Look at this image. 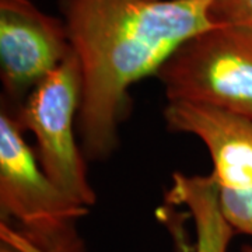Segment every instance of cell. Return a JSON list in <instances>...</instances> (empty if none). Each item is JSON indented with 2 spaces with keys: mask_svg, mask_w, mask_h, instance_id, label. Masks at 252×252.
Masks as SVG:
<instances>
[{
  "mask_svg": "<svg viewBox=\"0 0 252 252\" xmlns=\"http://www.w3.org/2000/svg\"><path fill=\"white\" fill-rule=\"evenodd\" d=\"M243 252H252V245H248V247H244Z\"/></svg>",
  "mask_w": 252,
  "mask_h": 252,
  "instance_id": "30bf717a",
  "label": "cell"
},
{
  "mask_svg": "<svg viewBox=\"0 0 252 252\" xmlns=\"http://www.w3.org/2000/svg\"><path fill=\"white\" fill-rule=\"evenodd\" d=\"M80 102L81 69L73 52L28 93L16 121L35 137V157L46 177L73 200L90 207L97 196L74 136Z\"/></svg>",
  "mask_w": 252,
  "mask_h": 252,
  "instance_id": "3957f363",
  "label": "cell"
},
{
  "mask_svg": "<svg viewBox=\"0 0 252 252\" xmlns=\"http://www.w3.org/2000/svg\"><path fill=\"white\" fill-rule=\"evenodd\" d=\"M0 252H84V245L48 243L0 220Z\"/></svg>",
  "mask_w": 252,
  "mask_h": 252,
  "instance_id": "ba28073f",
  "label": "cell"
},
{
  "mask_svg": "<svg viewBox=\"0 0 252 252\" xmlns=\"http://www.w3.org/2000/svg\"><path fill=\"white\" fill-rule=\"evenodd\" d=\"M170 199L185 205L196 230V252H227L234 228L220 206L213 175H172Z\"/></svg>",
  "mask_w": 252,
  "mask_h": 252,
  "instance_id": "52a82bcc",
  "label": "cell"
},
{
  "mask_svg": "<svg viewBox=\"0 0 252 252\" xmlns=\"http://www.w3.org/2000/svg\"><path fill=\"white\" fill-rule=\"evenodd\" d=\"M210 20L215 26L252 28V0H212Z\"/></svg>",
  "mask_w": 252,
  "mask_h": 252,
  "instance_id": "9c48e42d",
  "label": "cell"
},
{
  "mask_svg": "<svg viewBox=\"0 0 252 252\" xmlns=\"http://www.w3.org/2000/svg\"><path fill=\"white\" fill-rule=\"evenodd\" d=\"M168 101L252 119V28L216 26L181 44L156 73Z\"/></svg>",
  "mask_w": 252,
  "mask_h": 252,
  "instance_id": "7a4b0ae2",
  "label": "cell"
},
{
  "mask_svg": "<svg viewBox=\"0 0 252 252\" xmlns=\"http://www.w3.org/2000/svg\"><path fill=\"white\" fill-rule=\"evenodd\" d=\"M23 129L7 111L0 114V220L38 240L83 244L77 220L89 207L67 196L46 177Z\"/></svg>",
  "mask_w": 252,
  "mask_h": 252,
  "instance_id": "277c9868",
  "label": "cell"
},
{
  "mask_svg": "<svg viewBox=\"0 0 252 252\" xmlns=\"http://www.w3.org/2000/svg\"><path fill=\"white\" fill-rule=\"evenodd\" d=\"M172 132L199 137L213 161L220 206L234 231L252 235V119L210 105L168 101Z\"/></svg>",
  "mask_w": 252,
  "mask_h": 252,
  "instance_id": "5b68a950",
  "label": "cell"
},
{
  "mask_svg": "<svg viewBox=\"0 0 252 252\" xmlns=\"http://www.w3.org/2000/svg\"><path fill=\"white\" fill-rule=\"evenodd\" d=\"M212 0H61L81 69L77 126L83 153L104 160L117 149L132 84L156 74L190 36L216 27Z\"/></svg>",
  "mask_w": 252,
  "mask_h": 252,
  "instance_id": "6da1fadb",
  "label": "cell"
},
{
  "mask_svg": "<svg viewBox=\"0 0 252 252\" xmlns=\"http://www.w3.org/2000/svg\"><path fill=\"white\" fill-rule=\"evenodd\" d=\"M72 54L63 20L31 0H0V67L9 95L30 93Z\"/></svg>",
  "mask_w": 252,
  "mask_h": 252,
  "instance_id": "8992f818",
  "label": "cell"
}]
</instances>
